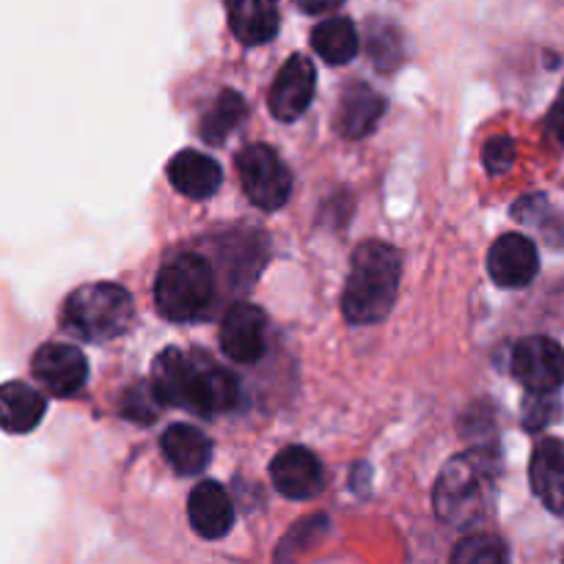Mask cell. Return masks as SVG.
Listing matches in <instances>:
<instances>
[{
	"mask_svg": "<svg viewBox=\"0 0 564 564\" xmlns=\"http://www.w3.org/2000/svg\"><path fill=\"white\" fill-rule=\"evenodd\" d=\"M149 383L158 391L163 405L185 408L198 416L231 411L240 400V386L229 369L202 352L191 356V352L174 350V347L154 358Z\"/></svg>",
	"mask_w": 564,
	"mask_h": 564,
	"instance_id": "1",
	"label": "cell"
},
{
	"mask_svg": "<svg viewBox=\"0 0 564 564\" xmlns=\"http://www.w3.org/2000/svg\"><path fill=\"white\" fill-rule=\"evenodd\" d=\"M499 457L494 449H471L452 457L435 482V512L452 527H474L488 518L496 499Z\"/></svg>",
	"mask_w": 564,
	"mask_h": 564,
	"instance_id": "2",
	"label": "cell"
},
{
	"mask_svg": "<svg viewBox=\"0 0 564 564\" xmlns=\"http://www.w3.org/2000/svg\"><path fill=\"white\" fill-rule=\"evenodd\" d=\"M400 253L378 240H367L352 253L341 312L347 323L372 325L389 317L400 286Z\"/></svg>",
	"mask_w": 564,
	"mask_h": 564,
	"instance_id": "3",
	"label": "cell"
},
{
	"mask_svg": "<svg viewBox=\"0 0 564 564\" xmlns=\"http://www.w3.org/2000/svg\"><path fill=\"white\" fill-rule=\"evenodd\" d=\"M132 323V297L124 286L86 284L69 292L61 306V328L83 341H108L124 334Z\"/></svg>",
	"mask_w": 564,
	"mask_h": 564,
	"instance_id": "4",
	"label": "cell"
},
{
	"mask_svg": "<svg viewBox=\"0 0 564 564\" xmlns=\"http://www.w3.org/2000/svg\"><path fill=\"white\" fill-rule=\"evenodd\" d=\"M160 314L174 323H187L204 314L213 301V268L196 253H176L160 268L154 281Z\"/></svg>",
	"mask_w": 564,
	"mask_h": 564,
	"instance_id": "5",
	"label": "cell"
},
{
	"mask_svg": "<svg viewBox=\"0 0 564 564\" xmlns=\"http://www.w3.org/2000/svg\"><path fill=\"white\" fill-rule=\"evenodd\" d=\"M237 174H240L242 191L259 209L284 207L292 193V174L273 147L251 143L237 154Z\"/></svg>",
	"mask_w": 564,
	"mask_h": 564,
	"instance_id": "6",
	"label": "cell"
},
{
	"mask_svg": "<svg viewBox=\"0 0 564 564\" xmlns=\"http://www.w3.org/2000/svg\"><path fill=\"white\" fill-rule=\"evenodd\" d=\"M510 369L532 394H554L564 386V347L549 336H529L512 347Z\"/></svg>",
	"mask_w": 564,
	"mask_h": 564,
	"instance_id": "7",
	"label": "cell"
},
{
	"mask_svg": "<svg viewBox=\"0 0 564 564\" xmlns=\"http://www.w3.org/2000/svg\"><path fill=\"white\" fill-rule=\"evenodd\" d=\"M31 375L50 397H75L88 380V361L77 347L47 341L31 358Z\"/></svg>",
	"mask_w": 564,
	"mask_h": 564,
	"instance_id": "8",
	"label": "cell"
},
{
	"mask_svg": "<svg viewBox=\"0 0 564 564\" xmlns=\"http://www.w3.org/2000/svg\"><path fill=\"white\" fill-rule=\"evenodd\" d=\"M317 88V72L306 55H292L275 75L270 86V110L279 121H295L297 116L306 113Z\"/></svg>",
	"mask_w": 564,
	"mask_h": 564,
	"instance_id": "9",
	"label": "cell"
},
{
	"mask_svg": "<svg viewBox=\"0 0 564 564\" xmlns=\"http://www.w3.org/2000/svg\"><path fill=\"white\" fill-rule=\"evenodd\" d=\"M270 479L281 496L306 501L323 490L325 474L314 452L303 449V446H286L270 463Z\"/></svg>",
	"mask_w": 564,
	"mask_h": 564,
	"instance_id": "10",
	"label": "cell"
},
{
	"mask_svg": "<svg viewBox=\"0 0 564 564\" xmlns=\"http://www.w3.org/2000/svg\"><path fill=\"white\" fill-rule=\"evenodd\" d=\"M264 328L268 319L262 308L253 303H237L220 323V350L237 364L259 361L264 352Z\"/></svg>",
	"mask_w": 564,
	"mask_h": 564,
	"instance_id": "11",
	"label": "cell"
},
{
	"mask_svg": "<svg viewBox=\"0 0 564 564\" xmlns=\"http://www.w3.org/2000/svg\"><path fill=\"white\" fill-rule=\"evenodd\" d=\"M490 279L505 290H521L534 281L540 270V257L527 235H505L494 242L488 253Z\"/></svg>",
	"mask_w": 564,
	"mask_h": 564,
	"instance_id": "12",
	"label": "cell"
},
{
	"mask_svg": "<svg viewBox=\"0 0 564 564\" xmlns=\"http://www.w3.org/2000/svg\"><path fill=\"white\" fill-rule=\"evenodd\" d=\"M187 516L191 527L204 540L226 538L235 523V507H231L229 494L218 482H202L193 488L191 501H187Z\"/></svg>",
	"mask_w": 564,
	"mask_h": 564,
	"instance_id": "13",
	"label": "cell"
},
{
	"mask_svg": "<svg viewBox=\"0 0 564 564\" xmlns=\"http://www.w3.org/2000/svg\"><path fill=\"white\" fill-rule=\"evenodd\" d=\"M47 400L42 391L22 380H9L0 383V430L11 435H25L42 424Z\"/></svg>",
	"mask_w": 564,
	"mask_h": 564,
	"instance_id": "14",
	"label": "cell"
},
{
	"mask_svg": "<svg viewBox=\"0 0 564 564\" xmlns=\"http://www.w3.org/2000/svg\"><path fill=\"white\" fill-rule=\"evenodd\" d=\"M532 490L551 512L564 516V441H540L532 455Z\"/></svg>",
	"mask_w": 564,
	"mask_h": 564,
	"instance_id": "15",
	"label": "cell"
},
{
	"mask_svg": "<svg viewBox=\"0 0 564 564\" xmlns=\"http://www.w3.org/2000/svg\"><path fill=\"white\" fill-rule=\"evenodd\" d=\"M386 110V99L367 83H352L345 88L336 108V130L345 138H364L378 127Z\"/></svg>",
	"mask_w": 564,
	"mask_h": 564,
	"instance_id": "16",
	"label": "cell"
},
{
	"mask_svg": "<svg viewBox=\"0 0 564 564\" xmlns=\"http://www.w3.org/2000/svg\"><path fill=\"white\" fill-rule=\"evenodd\" d=\"M169 180L182 196L202 202V198H209L218 191L224 174H220V165L209 154L185 149L169 163Z\"/></svg>",
	"mask_w": 564,
	"mask_h": 564,
	"instance_id": "17",
	"label": "cell"
},
{
	"mask_svg": "<svg viewBox=\"0 0 564 564\" xmlns=\"http://www.w3.org/2000/svg\"><path fill=\"white\" fill-rule=\"evenodd\" d=\"M160 446H163L165 460L182 477H193V474L204 471L209 457H213V444L193 424H174V427H169Z\"/></svg>",
	"mask_w": 564,
	"mask_h": 564,
	"instance_id": "18",
	"label": "cell"
},
{
	"mask_svg": "<svg viewBox=\"0 0 564 564\" xmlns=\"http://www.w3.org/2000/svg\"><path fill=\"white\" fill-rule=\"evenodd\" d=\"M226 11L231 33L242 44H264L279 33V9L268 0H231Z\"/></svg>",
	"mask_w": 564,
	"mask_h": 564,
	"instance_id": "19",
	"label": "cell"
},
{
	"mask_svg": "<svg viewBox=\"0 0 564 564\" xmlns=\"http://www.w3.org/2000/svg\"><path fill=\"white\" fill-rule=\"evenodd\" d=\"M312 42L319 58L334 66L347 64L358 53V31L347 17H334V20L319 22L312 33Z\"/></svg>",
	"mask_w": 564,
	"mask_h": 564,
	"instance_id": "20",
	"label": "cell"
},
{
	"mask_svg": "<svg viewBox=\"0 0 564 564\" xmlns=\"http://www.w3.org/2000/svg\"><path fill=\"white\" fill-rule=\"evenodd\" d=\"M242 119H246V99L237 91H231V88H226V91H220V97L215 99L213 108H209L207 116L202 119V138L207 143L226 141L229 132L235 130Z\"/></svg>",
	"mask_w": 564,
	"mask_h": 564,
	"instance_id": "21",
	"label": "cell"
},
{
	"mask_svg": "<svg viewBox=\"0 0 564 564\" xmlns=\"http://www.w3.org/2000/svg\"><path fill=\"white\" fill-rule=\"evenodd\" d=\"M452 564H512L510 551L494 534H468L452 551Z\"/></svg>",
	"mask_w": 564,
	"mask_h": 564,
	"instance_id": "22",
	"label": "cell"
},
{
	"mask_svg": "<svg viewBox=\"0 0 564 564\" xmlns=\"http://www.w3.org/2000/svg\"><path fill=\"white\" fill-rule=\"evenodd\" d=\"M160 402L158 391L152 389V383H135L124 397H121V416L130 419L138 424H152L160 416Z\"/></svg>",
	"mask_w": 564,
	"mask_h": 564,
	"instance_id": "23",
	"label": "cell"
},
{
	"mask_svg": "<svg viewBox=\"0 0 564 564\" xmlns=\"http://www.w3.org/2000/svg\"><path fill=\"white\" fill-rule=\"evenodd\" d=\"M562 413V405L556 402V397L551 394H532L523 402V427L527 430H543L545 424L556 422V416Z\"/></svg>",
	"mask_w": 564,
	"mask_h": 564,
	"instance_id": "24",
	"label": "cell"
},
{
	"mask_svg": "<svg viewBox=\"0 0 564 564\" xmlns=\"http://www.w3.org/2000/svg\"><path fill=\"white\" fill-rule=\"evenodd\" d=\"M485 169L490 171V174H507V171L512 169V163H516V143H512V138H494V141L485 143Z\"/></svg>",
	"mask_w": 564,
	"mask_h": 564,
	"instance_id": "25",
	"label": "cell"
},
{
	"mask_svg": "<svg viewBox=\"0 0 564 564\" xmlns=\"http://www.w3.org/2000/svg\"><path fill=\"white\" fill-rule=\"evenodd\" d=\"M549 130H551V135H554L556 141L564 147V86H562L560 97H556L554 108H551V113H549Z\"/></svg>",
	"mask_w": 564,
	"mask_h": 564,
	"instance_id": "26",
	"label": "cell"
}]
</instances>
